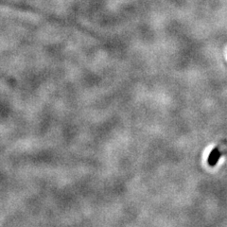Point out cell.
I'll return each instance as SVG.
<instances>
[{
	"label": "cell",
	"instance_id": "cell-1",
	"mask_svg": "<svg viewBox=\"0 0 227 227\" xmlns=\"http://www.w3.org/2000/svg\"><path fill=\"white\" fill-rule=\"evenodd\" d=\"M218 151H219V149H218L217 148H215V149L210 153V154H209V156H208V164H209V165H210V163L212 162V160H213V158L215 157V155L217 154Z\"/></svg>",
	"mask_w": 227,
	"mask_h": 227
},
{
	"label": "cell",
	"instance_id": "cell-2",
	"mask_svg": "<svg viewBox=\"0 0 227 227\" xmlns=\"http://www.w3.org/2000/svg\"><path fill=\"white\" fill-rule=\"evenodd\" d=\"M221 156V153H220V151H218L217 153V154L215 155V157L213 158V160H212V162L210 163V166H214L216 164H217V162H218V160L220 159V157Z\"/></svg>",
	"mask_w": 227,
	"mask_h": 227
}]
</instances>
